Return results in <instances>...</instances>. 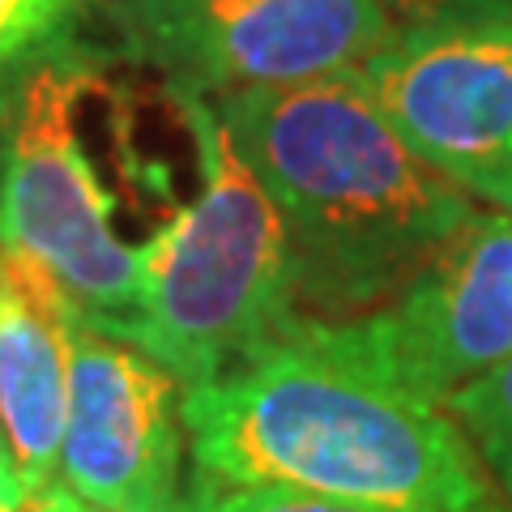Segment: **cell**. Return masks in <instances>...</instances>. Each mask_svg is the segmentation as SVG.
<instances>
[{
	"mask_svg": "<svg viewBox=\"0 0 512 512\" xmlns=\"http://www.w3.org/2000/svg\"><path fill=\"white\" fill-rule=\"evenodd\" d=\"M184 512H402V508L333 500V495L286 491V487H222L188 474Z\"/></svg>",
	"mask_w": 512,
	"mask_h": 512,
	"instance_id": "12",
	"label": "cell"
},
{
	"mask_svg": "<svg viewBox=\"0 0 512 512\" xmlns=\"http://www.w3.org/2000/svg\"><path fill=\"white\" fill-rule=\"evenodd\" d=\"M30 512H99V508L86 504L73 487L52 483L47 491H39V495H35V504H30Z\"/></svg>",
	"mask_w": 512,
	"mask_h": 512,
	"instance_id": "15",
	"label": "cell"
},
{
	"mask_svg": "<svg viewBox=\"0 0 512 512\" xmlns=\"http://www.w3.org/2000/svg\"><path fill=\"white\" fill-rule=\"evenodd\" d=\"M478 512H512V508H504V504H500V500H495V495H491V500H487L483 508H478Z\"/></svg>",
	"mask_w": 512,
	"mask_h": 512,
	"instance_id": "16",
	"label": "cell"
},
{
	"mask_svg": "<svg viewBox=\"0 0 512 512\" xmlns=\"http://www.w3.org/2000/svg\"><path fill=\"white\" fill-rule=\"evenodd\" d=\"M350 320L406 389L444 406L512 355V214L478 210L384 308Z\"/></svg>",
	"mask_w": 512,
	"mask_h": 512,
	"instance_id": "8",
	"label": "cell"
},
{
	"mask_svg": "<svg viewBox=\"0 0 512 512\" xmlns=\"http://www.w3.org/2000/svg\"><path fill=\"white\" fill-rule=\"evenodd\" d=\"M444 410L470 440L491 491H500L504 508H512V355L478 380L461 384Z\"/></svg>",
	"mask_w": 512,
	"mask_h": 512,
	"instance_id": "10",
	"label": "cell"
},
{
	"mask_svg": "<svg viewBox=\"0 0 512 512\" xmlns=\"http://www.w3.org/2000/svg\"><path fill=\"white\" fill-rule=\"evenodd\" d=\"M167 94L197 146L201 188L141 244V312L124 342L197 389L274 338L295 316V291L282 218L214 103Z\"/></svg>",
	"mask_w": 512,
	"mask_h": 512,
	"instance_id": "3",
	"label": "cell"
},
{
	"mask_svg": "<svg viewBox=\"0 0 512 512\" xmlns=\"http://www.w3.org/2000/svg\"><path fill=\"white\" fill-rule=\"evenodd\" d=\"M99 0H0V77L73 39Z\"/></svg>",
	"mask_w": 512,
	"mask_h": 512,
	"instance_id": "11",
	"label": "cell"
},
{
	"mask_svg": "<svg viewBox=\"0 0 512 512\" xmlns=\"http://www.w3.org/2000/svg\"><path fill=\"white\" fill-rule=\"evenodd\" d=\"M192 478L286 487L402 512H478L491 483L440 402L406 389L355 320L291 316L197 389H180Z\"/></svg>",
	"mask_w": 512,
	"mask_h": 512,
	"instance_id": "1",
	"label": "cell"
},
{
	"mask_svg": "<svg viewBox=\"0 0 512 512\" xmlns=\"http://www.w3.org/2000/svg\"><path fill=\"white\" fill-rule=\"evenodd\" d=\"M359 73L427 167L512 214V26L397 35Z\"/></svg>",
	"mask_w": 512,
	"mask_h": 512,
	"instance_id": "6",
	"label": "cell"
},
{
	"mask_svg": "<svg viewBox=\"0 0 512 512\" xmlns=\"http://www.w3.org/2000/svg\"><path fill=\"white\" fill-rule=\"evenodd\" d=\"M210 103L282 218L299 316L384 308L483 210L406 146L359 69Z\"/></svg>",
	"mask_w": 512,
	"mask_h": 512,
	"instance_id": "2",
	"label": "cell"
},
{
	"mask_svg": "<svg viewBox=\"0 0 512 512\" xmlns=\"http://www.w3.org/2000/svg\"><path fill=\"white\" fill-rule=\"evenodd\" d=\"M77 316L35 269L0 248V436L26 495L52 487L69 423Z\"/></svg>",
	"mask_w": 512,
	"mask_h": 512,
	"instance_id": "9",
	"label": "cell"
},
{
	"mask_svg": "<svg viewBox=\"0 0 512 512\" xmlns=\"http://www.w3.org/2000/svg\"><path fill=\"white\" fill-rule=\"evenodd\" d=\"M103 52L64 39L0 77V248L69 303L77 325L124 342L141 312V244L116 231L77 107Z\"/></svg>",
	"mask_w": 512,
	"mask_h": 512,
	"instance_id": "4",
	"label": "cell"
},
{
	"mask_svg": "<svg viewBox=\"0 0 512 512\" xmlns=\"http://www.w3.org/2000/svg\"><path fill=\"white\" fill-rule=\"evenodd\" d=\"M26 504H30V495L22 487L18 457H13V448L0 436V512H26Z\"/></svg>",
	"mask_w": 512,
	"mask_h": 512,
	"instance_id": "14",
	"label": "cell"
},
{
	"mask_svg": "<svg viewBox=\"0 0 512 512\" xmlns=\"http://www.w3.org/2000/svg\"><path fill=\"white\" fill-rule=\"evenodd\" d=\"M397 35H453V30L512 26V0H380Z\"/></svg>",
	"mask_w": 512,
	"mask_h": 512,
	"instance_id": "13",
	"label": "cell"
},
{
	"mask_svg": "<svg viewBox=\"0 0 512 512\" xmlns=\"http://www.w3.org/2000/svg\"><path fill=\"white\" fill-rule=\"evenodd\" d=\"M128 60L222 99L363 69L397 30L380 0H103Z\"/></svg>",
	"mask_w": 512,
	"mask_h": 512,
	"instance_id": "5",
	"label": "cell"
},
{
	"mask_svg": "<svg viewBox=\"0 0 512 512\" xmlns=\"http://www.w3.org/2000/svg\"><path fill=\"white\" fill-rule=\"evenodd\" d=\"M180 384L137 346L77 325L60 478L99 512H184Z\"/></svg>",
	"mask_w": 512,
	"mask_h": 512,
	"instance_id": "7",
	"label": "cell"
}]
</instances>
